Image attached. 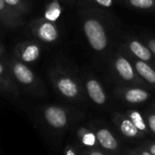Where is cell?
<instances>
[{
	"instance_id": "cell-1",
	"label": "cell",
	"mask_w": 155,
	"mask_h": 155,
	"mask_svg": "<svg viewBox=\"0 0 155 155\" xmlns=\"http://www.w3.org/2000/svg\"><path fill=\"white\" fill-rule=\"evenodd\" d=\"M81 24L91 48L99 55H106L111 47V38L103 19L96 13L85 10L81 14Z\"/></svg>"
},
{
	"instance_id": "cell-2",
	"label": "cell",
	"mask_w": 155,
	"mask_h": 155,
	"mask_svg": "<svg viewBox=\"0 0 155 155\" xmlns=\"http://www.w3.org/2000/svg\"><path fill=\"white\" fill-rule=\"evenodd\" d=\"M51 82L56 91L65 100L81 102L85 100V89L83 83L71 72L62 68H55L50 71Z\"/></svg>"
},
{
	"instance_id": "cell-3",
	"label": "cell",
	"mask_w": 155,
	"mask_h": 155,
	"mask_svg": "<svg viewBox=\"0 0 155 155\" xmlns=\"http://www.w3.org/2000/svg\"><path fill=\"white\" fill-rule=\"evenodd\" d=\"M111 69L114 77L121 85H133L146 89L149 88L138 75L129 56L120 48H119L112 55Z\"/></svg>"
},
{
	"instance_id": "cell-4",
	"label": "cell",
	"mask_w": 155,
	"mask_h": 155,
	"mask_svg": "<svg viewBox=\"0 0 155 155\" xmlns=\"http://www.w3.org/2000/svg\"><path fill=\"white\" fill-rule=\"evenodd\" d=\"M42 119L46 125L54 130H66L71 120L70 110L59 105H48L42 110Z\"/></svg>"
},
{
	"instance_id": "cell-5",
	"label": "cell",
	"mask_w": 155,
	"mask_h": 155,
	"mask_svg": "<svg viewBox=\"0 0 155 155\" xmlns=\"http://www.w3.org/2000/svg\"><path fill=\"white\" fill-rule=\"evenodd\" d=\"M120 48L130 57L147 62L155 68V56L141 39L132 35H128L124 38Z\"/></svg>"
},
{
	"instance_id": "cell-6",
	"label": "cell",
	"mask_w": 155,
	"mask_h": 155,
	"mask_svg": "<svg viewBox=\"0 0 155 155\" xmlns=\"http://www.w3.org/2000/svg\"><path fill=\"white\" fill-rule=\"evenodd\" d=\"M113 94L116 98L129 104H140L150 98L146 88L133 85H120L115 88Z\"/></svg>"
},
{
	"instance_id": "cell-7",
	"label": "cell",
	"mask_w": 155,
	"mask_h": 155,
	"mask_svg": "<svg viewBox=\"0 0 155 155\" xmlns=\"http://www.w3.org/2000/svg\"><path fill=\"white\" fill-rule=\"evenodd\" d=\"M85 92L90 100L98 106H104L107 103V94L101 81L91 74H85L83 79Z\"/></svg>"
},
{
	"instance_id": "cell-8",
	"label": "cell",
	"mask_w": 155,
	"mask_h": 155,
	"mask_svg": "<svg viewBox=\"0 0 155 155\" xmlns=\"http://www.w3.org/2000/svg\"><path fill=\"white\" fill-rule=\"evenodd\" d=\"M96 134L100 147L108 155H118L120 151V143L110 130L106 127H95L92 129Z\"/></svg>"
},
{
	"instance_id": "cell-9",
	"label": "cell",
	"mask_w": 155,
	"mask_h": 155,
	"mask_svg": "<svg viewBox=\"0 0 155 155\" xmlns=\"http://www.w3.org/2000/svg\"><path fill=\"white\" fill-rule=\"evenodd\" d=\"M112 120L118 130L127 139H141L145 136V134L134 125L126 113L114 112L112 115Z\"/></svg>"
},
{
	"instance_id": "cell-10",
	"label": "cell",
	"mask_w": 155,
	"mask_h": 155,
	"mask_svg": "<svg viewBox=\"0 0 155 155\" xmlns=\"http://www.w3.org/2000/svg\"><path fill=\"white\" fill-rule=\"evenodd\" d=\"M33 32L37 38L46 43H54L59 38V32L55 22L45 18L34 22Z\"/></svg>"
},
{
	"instance_id": "cell-11",
	"label": "cell",
	"mask_w": 155,
	"mask_h": 155,
	"mask_svg": "<svg viewBox=\"0 0 155 155\" xmlns=\"http://www.w3.org/2000/svg\"><path fill=\"white\" fill-rule=\"evenodd\" d=\"M11 70L15 79L23 86L38 90L39 82L35 73L22 61H13L11 63Z\"/></svg>"
},
{
	"instance_id": "cell-12",
	"label": "cell",
	"mask_w": 155,
	"mask_h": 155,
	"mask_svg": "<svg viewBox=\"0 0 155 155\" xmlns=\"http://www.w3.org/2000/svg\"><path fill=\"white\" fill-rule=\"evenodd\" d=\"M129 58H130L138 75L141 78V80L147 84L150 89L155 91V68L142 60L137 59L130 56Z\"/></svg>"
},
{
	"instance_id": "cell-13",
	"label": "cell",
	"mask_w": 155,
	"mask_h": 155,
	"mask_svg": "<svg viewBox=\"0 0 155 155\" xmlns=\"http://www.w3.org/2000/svg\"><path fill=\"white\" fill-rule=\"evenodd\" d=\"M40 47L34 42H25L18 46L17 54L20 60L25 63L36 61L40 55Z\"/></svg>"
},
{
	"instance_id": "cell-14",
	"label": "cell",
	"mask_w": 155,
	"mask_h": 155,
	"mask_svg": "<svg viewBox=\"0 0 155 155\" xmlns=\"http://www.w3.org/2000/svg\"><path fill=\"white\" fill-rule=\"evenodd\" d=\"M0 19L10 27L22 24L20 15L11 8L4 0H0Z\"/></svg>"
},
{
	"instance_id": "cell-15",
	"label": "cell",
	"mask_w": 155,
	"mask_h": 155,
	"mask_svg": "<svg viewBox=\"0 0 155 155\" xmlns=\"http://www.w3.org/2000/svg\"><path fill=\"white\" fill-rule=\"evenodd\" d=\"M77 137L81 145L86 147V149L100 148L96 134L93 130L88 129L86 127H81L77 130Z\"/></svg>"
},
{
	"instance_id": "cell-16",
	"label": "cell",
	"mask_w": 155,
	"mask_h": 155,
	"mask_svg": "<svg viewBox=\"0 0 155 155\" xmlns=\"http://www.w3.org/2000/svg\"><path fill=\"white\" fill-rule=\"evenodd\" d=\"M126 115L130 119V120L134 123V125L140 130L142 131L145 135L150 133L147 121L145 120V117L137 110H129L126 112Z\"/></svg>"
},
{
	"instance_id": "cell-17",
	"label": "cell",
	"mask_w": 155,
	"mask_h": 155,
	"mask_svg": "<svg viewBox=\"0 0 155 155\" xmlns=\"http://www.w3.org/2000/svg\"><path fill=\"white\" fill-rule=\"evenodd\" d=\"M0 85L2 89L8 91L12 94H18V88L12 81V79L6 68L0 63Z\"/></svg>"
},
{
	"instance_id": "cell-18",
	"label": "cell",
	"mask_w": 155,
	"mask_h": 155,
	"mask_svg": "<svg viewBox=\"0 0 155 155\" xmlns=\"http://www.w3.org/2000/svg\"><path fill=\"white\" fill-rule=\"evenodd\" d=\"M123 2L135 9L155 12V0H123Z\"/></svg>"
},
{
	"instance_id": "cell-19",
	"label": "cell",
	"mask_w": 155,
	"mask_h": 155,
	"mask_svg": "<svg viewBox=\"0 0 155 155\" xmlns=\"http://www.w3.org/2000/svg\"><path fill=\"white\" fill-rule=\"evenodd\" d=\"M62 8L60 6L59 0H52L47 6L45 10V18L48 20L56 22L61 15Z\"/></svg>"
},
{
	"instance_id": "cell-20",
	"label": "cell",
	"mask_w": 155,
	"mask_h": 155,
	"mask_svg": "<svg viewBox=\"0 0 155 155\" xmlns=\"http://www.w3.org/2000/svg\"><path fill=\"white\" fill-rule=\"evenodd\" d=\"M4 1L19 15L25 14L28 11V8L24 0H4Z\"/></svg>"
},
{
	"instance_id": "cell-21",
	"label": "cell",
	"mask_w": 155,
	"mask_h": 155,
	"mask_svg": "<svg viewBox=\"0 0 155 155\" xmlns=\"http://www.w3.org/2000/svg\"><path fill=\"white\" fill-rule=\"evenodd\" d=\"M144 117L147 121L150 132L155 135V110L151 108L150 110L147 111L144 114Z\"/></svg>"
},
{
	"instance_id": "cell-22",
	"label": "cell",
	"mask_w": 155,
	"mask_h": 155,
	"mask_svg": "<svg viewBox=\"0 0 155 155\" xmlns=\"http://www.w3.org/2000/svg\"><path fill=\"white\" fill-rule=\"evenodd\" d=\"M128 155H153V154L143 146H140L130 150L128 152Z\"/></svg>"
},
{
	"instance_id": "cell-23",
	"label": "cell",
	"mask_w": 155,
	"mask_h": 155,
	"mask_svg": "<svg viewBox=\"0 0 155 155\" xmlns=\"http://www.w3.org/2000/svg\"><path fill=\"white\" fill-rule=\"evenodd\" d=\"M141 40L149 47V48L151 50V52L155 56V37H150V36L145 35L141 38Z\"/></svg>"
},
{
	"instance_id": "cell-24",
	"label": "cell",
	"mask_w": 155,
	"mask_h": 155,
	"mask_svg": "<svg viewBox=\"0 0 155 155\" xmlns=\"http://www.w3.org/2000/svg\"><path fill=\"white\" fill-rule=\"evenodd\" d=\"M89 1L93 2L94 4L98 5L101 8H110L112 7L114 0H89Z\"/></svg>"
},
{
	"instance_id": "cell-25",
	"label": "cell",
	"mask_w": 155,
	"mask_h": 155,
	"mask_svg": "<svg viewBox=\"0 0 155 155\" xmlns=\"http://www.w3.org/2000/svg\"><path fill=\"white\" fill-rule=\"evenodd\" d=\"M84 155H108L104 150H101L100 148L86 149L83 152Z\"/></svg>"
},
{
	"instance_id": "cell-26",
	"label": "cell",
	"mask_w": 155,
	"mask_h": 155,
	"mask_svg": "<svg viewBox=\"0 0 155 155\" xmlns=\"http://www.w3.org/2000/svg\"><path fill=\"white\" fill-rule=\"evenodd\" d=\"M141 146H143L148 150H150L153 155H155V141H146Z\"/></svg>"
},
{
	"instance_id": "cell-27",
	"label": "cell",
	"mask_w": 155,
	"mask_h": 155,
	"mask_svg": "<svg viewBox=\"0 0 155 155\" xmlns=\"http://www.w3.org/2000/svg\"><path fill=\"white\" fill-rule=\"evenodd\" d=\"M64 155H77L76 150L72 146L67 145L64 149Z\"/></svg>"
},
{
	"instance_id": "cell-28",
	"label": "cell",
	"mask_w": 155,
	"mask_h": 155,
	"mask_svg": "<svg viewBox=\"0 0 155 155\" xmlns=\"http://www.w3.org/2000/svg\"><path fill=\"white\" fill-rule=\"evenodd\" d=\"M3 51H4V48H3L2 44H1V43H0V56H1V55H2Z\"/></svg>"
},
{
	"instance_id": "cell-29",
	"label": "cell",
	"mask_w": 155,
	"mask_h": 155,
	"mask_svg": "<svg viewBox=\"0 0 155 155\" xmlns=\"http://www.w3.org/2000/svg\"><path fill=\"white\" fill-rule=\"evenodd\" d=\"M152 107H155V102H154V103L152 104Z\"/></svg>"
},
{
	"instance_id": "cell-30",
	"label": "cell",
	"mask_w": 155,
	"mask_h": 155,
	"mask_svg": "<svg viewBox=\"0 0 155 155\" xmlns=\"http://www.w3.org/2000/svg\"><path fill=\"white\" fill-rule=\"evenodd\" d=\"M152 108H153V109H154V110H155V107H152Z\"/></svg>"
},
{
	"instance_id": "cell-31",
	"label": "cell",
	"mask_w": 155,
	"mask_h": 155,
	"mask_svg": "<svg viewBox=\"0 0 155 155\" xmlns=\"http://www.w3.org/2000/svg\"><path fill=\"white\" fill-rule=\"evenodd\" d=\"M0 87H1V85H0Z\"/></svg>"
}]
</instances>
